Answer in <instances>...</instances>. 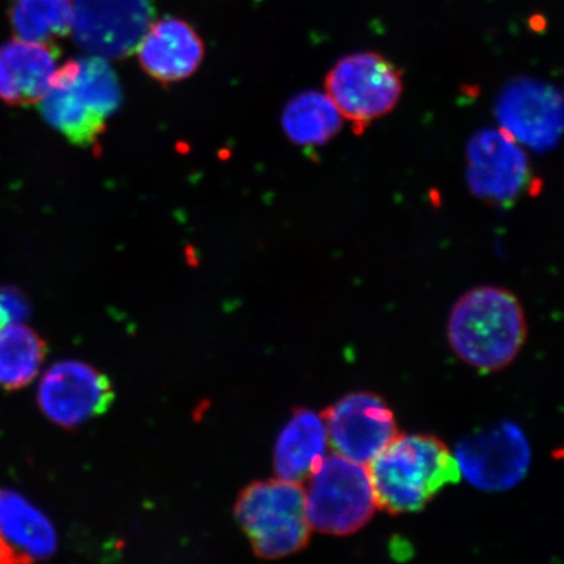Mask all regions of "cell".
<instances>
[{"label":"cell","mask_w":564,"mask_h":564,"mask_svg":"<svg viewBox=\"0 0 564 564\" xmlns=\"http://www.w3.org/2000/svg\"><path fill=\"white\" fill-rule=\"evenodd\" d=\"M321 414L336 454L359 464L369 465L400 434L397 415L377 393H350Z\"/></svg>","instance_id":"obj_7"},{"label":"cell","mask_w":564,"mask_h":564,"mask_svg":"<svg viewBox=\"0 0 564 564\" xmlns=\"http://www.w3.org/2000/svg\"><path fill=\"white\" fill-rule=\"evenodd\" d=\"M46 358V345L23 323L0 329V388L20 390L39 376Z\"/></svg>","instance_id":"obj_18"},{"label":"cell","mask_w":564,"mask_h":564,"mask_svg":"<svg viewBox=\"0 0 564 564\" xmlns=\"http://www.w3.org/2000/svg\"><path fill=\"white\" fill-rule=\"evenodd\" d=\"M39 105L45 121L76 147H95L104 135L108 119L91 109L75 89L69 61L55 70Z\"/></svg>","instance_id":"obj_15"},{"label":"cell","mask_w":564,"mask_h":564,"mask_svg":"<svg viewBox=\"0 0 564 564\" xmlns=\"http://www.w3.org/2000/svg\"><path fill=\"white\" fill-rule=\"evenodd\" d=\"M0 539L19 562L46 560L58 547L52 520L21 494L0 489Z\"/></svg>","instance_id":"obj_16"},{"label":"cell","mask_w":564,"mask_h":564,"mask_svg":"<svg viewBox=\"0 0 564 564\" xmlns=\"http://www.w3.org/2000/svg\"><path fill=\"white\" fill-rule=\"evenodd\" d=\"M454 456L462 477L476 489L488 492L517 488L532 463L531 446L523 430L510 421L463 440Z\"/></svg>","instance_id":"obj_6"},{"label":"cell","mask_w":564,"mask_h":564,"mask_svg":"<svg viewBox=\"0 0 564 564\" xmlns=\"http://www.w3.org/2000/svg\"><path fill=\"white\" fill-rule=\"evenodd\" d=\"M4 563H19V561L12 550L6 545V542L2 539H0V564Z\"/></svg>","instance_id":"obj_22"},{"label":"cell","mask_w":564,"mask_h":564,"mask_svg":"<svg viewBox=\"0 0 564 564\" xmlns=\"http://www.w3.org/2000/svg\"><path fill=\"white\" fill-rule=\"evenodd\" d=\"M59 51L52 44L21 39L0 46V100L26 106L41 101L58 69Z\"/></svg>","instance_id":"obj_13"},{"label":"cell","mask_w":564,"mask_h":564,"mask_svg":"<svg viewBox=\"0 0 564 564\" xmlns=\"http://www.w3.org/2000/svg\"><path fill=\"white\" fill-rule=\"evenodd\" d=\"M324 88L344 121L365 131L397 108L404 94V75L382 54L352 53L328 70Z\"/></svg>","instance_id":"obj_5"},{"label":"cell","mask_w":564,"mask_h":564,"mask_svg":"<svg viewBox=\"0 0 564 564\" xmlns=\"http://www.w3.org/2000/svg\"><path fill=\"white\" fill-rule=\"evenodd\" d=\"M528 323L517 295L499 286H478L451 310L448 340L463 362L479 371H499L523 349Z\"/></svg>","instance_id":"obj_1"},{"label":"cell","mask_w":564,"mask_h":564,"mask_svg":"<svg viewBox=\"0 0 564 564\" xmlns=\"http://www.w3.org/2000/svg\"><path fill=\"white\" fill-rule=\"evenodd\" d=\"M11 319L9 314H7L2 303H0V329L4 328L7 324H10Z\"/></svg>","instance_id":"obj_23"},{"label":"cell","mask_w":564,"mask_h":564,"mask_svg":"<svg viewBox=\"0 0 564 564\" xmlns=\"http://www.w3.org/2000/svg\"><path fill=\"white\" fill-rule=\"evenodd\" d=\"M0 303L9 314L11 323H23L30 316V305L24 294L12 286L0 289Z\"/></svg>","instance_id":"obj_21"},{"label":"cell","mask_w":564,"mask_h":564,"mask_svg":"<svg viewBox=\"0 0 564 564\" xmlns=\"http://www.w3.org/2000/svg\"><path fill=\"white\" fill-rule=\"evenodd\" d=\"M115 399L109 379L76 359L56 362L42 376L37 401L45 417L62 427H77L101 415Z\"/></svg>","instance_id":"obj_9"},{"label":"cell","mask_w":564,"mask_h":564,"mask_svg":"<svg viewBox=\"0 0 564 564\" xmlns=\"http://www.w3.org/2000/svg\"><path fill=\"white\" fill-rule=\"evenodd\" d=\"M328 444L322 414L308 408L297 409L274 443V471L285 481L306 482L326 457Z\"/></svg>","instance_id":"obj_14"},{"label":"cell","mask_w":564,"mask_h":564,"mask_svg":"<svg viewBox=\"0 0 564 564\" xmlns=\"http://www.w3.org/2000/svg\"><path fill=\"white\" fill-rule=\"evenodd\" d=\"M497 117L500 129L519 144L546 151L561 135V96L547 84L520 79L500 95Z\"/></svg>","instance_id":"obj_11"},{"label":"cell","mask_w":564,"mask_h":564,"mask_svg":"<svg viewBox=\"0 0 564 564\" xmlns=\"http://www.w3.org/2000/svg\"><path fill=\"white\" fill-rule=\"evenodd\" d=\"M307 481L306 513L315 532L335 538L355 534L378 510L368 465L329 455Z\"/></svg>","instance_id":"obj_4"},{"label":"cell","mask_w":564,"mask_h":564,"mask_svg":"<svg viewBox=\"0 0 564 564\" xmlns=\"http://www.w3.org/2000/svg\"><path fill=\"white\" fill-rule=\"evenodd\" d=\"M73 11L77 45L110 59L135 52L154 18L152 0H76Z\"/></svg>","instance_id":"obj_8"},{"label":"cell","mask_w":564,"mask_h":564,"mask_svg":"<svg viewBox=\"0 0 564 564\" xmlns=\"http://www.w3.org/2000/svg\"><path fill=\"white\" fill-rule=\"evenodd\" d=\"M531 173L523 148L502 129H486L467 147V180L470 192L489 204L518 199Z\"/></svg>","instance_id":"obj_10"},{"label":"cell","mask_w":564,"mask_h":564,"mask_svg":"<svg viewBox=\"0 0 564 564\" xmlns=\"http://www.w3.org/2000/svg\"><path fill=\"white\" fill-rule=\"evenodd\" d=\"M344 118L327 94L306 90L294 96L282 111V129L293 144L324 147L338 135Z\"/></svg>","instance_id":"obj_17"},{"label":"cell","mask_w":564,"mask_h":564,"mask_svg":"<svg viewBox=\"0 0 564 564\" xmlns=\"http://www.w3.org/2000/svg\"><path fill=\"white\" fill-rule=\"evenodd\" d=\"M368 469L378 510L391 514L425 509L444 486L462 478L446 444L425 434H399Z\"/></svg>","instance_id":"obj_2"},{"label":"cell","mask_w":564,"mask_h":564,"mask_svg":"<svg viewBox=\"0 0 564 564\" xmlns=\"http://www.w3.org/2000/svg\"><path fill=\"white\" fill-rule=\"evenodd\" d=\"M69 62L74 87L83 100L105 119L115 116L122 105V89L108 61L94 55Z\"/></svg>","instance_id":"obj_20"},{"label":"cell","mask_w":564,"mask_h":564,"mask_svg":"<svg viewBox=\"0 0 564 564\" xmlns=\"http://www.w3.org/2000/svg\"><path fill=\"white\" fill-rule=\"evenodd\" d=\"M135 52L148 76L161 84H173L196 73L203 61L204 45L185 20L164 18L148 28Z\"/></svg>","instance_id":"obj_12"},{"label":"cell","mask_w":564,"mask_h":564,"mask_svg":"<svg viewBox=\"0 0 564 564\" xmlns=\"http://www.w3.org/2000/svg\"><path fill=\"white\" fill-rule=\"evenodd\" d=\"M236 517L256 553L265 560L297 554L312 538L302 484L281 478L252 484L239 497Z\"/></svg>","instance_id":"obj_3"},{"label":"cell","mask_w":564,"mask_h":564,"mask_svg":"<svg viewBox=\"0 0 564 564\" xmlns=\"http://www.w3.org/2000/svg\"><path fill=\"white\" fill-rule=\"evenodd\" d=\"M73 6L68 0H15L11 24L18 37L52 44L73 30Z\"/></svg>","instance_id":"obj_19"}]
</instances>
